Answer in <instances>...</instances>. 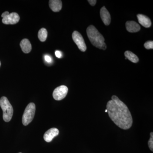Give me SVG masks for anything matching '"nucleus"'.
Listing matches in <instances>:
<instances>
[{"label":"nucleus","instance_id":"f257e3e1","mask_svg":"<svg viewBox=\"0 0 153 153\" xmlns=\"http://www.w3.org/2000/svg\"><path fill=\"white\" fill-rule=\"evenodd\" d=\"M108 116L116 125L124 130L128 129L133 123L132 117L128 108L117 96H112L107 103Z\"/></svg>","mask_w":153,"mask_h":153},{"label":"nucleus","instance_id":"f03ea898","mask_svg":"<svg viewBox=\"0 0 153 153\" xmlns=\"http://www.w3.org/2000/svg\"><path fill=\"white\" fill-rule=\"evenodd\" d=\"M86 33L89 41L94 46L100 49H106L107 47L104 43V37L94 26H88L86 30Z\"/></svg>","mask_w":153,"mask_h":153},{"label":"nucleus","instance_id":"7ed1b4c3","mask_svg":"<svg viewBox=\"0 0 153 153\" xmlns=\"http://www.w3.org/2000/svg\"><path fill=\"white\" fill-rule=\"evenodd\" d=\"M0 106L3 110V120L6 122H9L13 117V109L8 99L2 97L0 99Z\"/></svg>","mask_w":153,"mask_h":153},{"label":"nucleus","instance_id":"20e7f679","mask_svg":"<svg viewBox=\"0 0 153 153\" xmlns=\"http://www.w3.org/2000/svg\"><path fill=\"white\" fill-rule=\"evenodd\" d=\"M36 112V105L33 102L28 105L25 108L22 117V123L24 126H27L33 121Z\"/></svg>","mask_w":153,"mask_h":153},{"label":"nucleus","instance_id":"39448f33","mask_svg":"<svg viewBox=\"0 0 153 153\" xmlns=\"http://www.w3.org/2000/svg\"><path fill=\"white\" fill-rule=\"evenodd\" d=\"M72 38L79 50L82 52H85L87 47L82 35L79 32L75 31L72 33Z\"/></svg>","mask_w":153,"mask_h":153},{"label":"nucleus","instance_id":"423d86ee","mask_svg":"<svg viewBox=\"0 0 153 153\" xmlns=\"http://www.w3.org/2000/svg\"><path fill=\"white\" fill-rule=\"evenodd\" d=\"M67 86L62 85L56 88L53 92V97L56 100H60L66 97L68 93Z\"/></svg>","mask_w":153,"mask_h":153},{"label":"nucleus","instance_id":"0eeeda50","mask_svg":"<svg viewBox=\"0 0 153 153\" xmlns=\"http://www.w3.org/2000/svg\"><path fill=\"white\" fill-rule=\"evenodd\" d=\"M20 16L16 13H12L4 17L2 19L3 24L5 25H15L19 22Z\"/></svg>","mask_w":153,"mask_h":153},{"label":"nucleus","instance_id":"6e6552de","mask_svg":"<svg viewBox=\"0 0 153 153\" xmlns=\"http://www.w3.org/2000/svg\"><path fill=\"white\" fill-rule=\"evenodd\" d=\"M59 133V130L57 128H52L49 129L44 134V140L47 142H50L52 141L54 137L58 135Z\"/></svg>","mask_w":153,"mask_h":153},{"label":"nucleus","instance_id":"1a4fd4ad","mask_svg":"<svg viewBox=\"0 0 153 153\" xmlns=\"http://www.w3.org/2000/svg\"><path fill=\"white\" fill-rule=\"evenodd\" d=\"M100 16L105 25L106 26L109 25L111 21V18L109 12L104 6L100 10Z\"/></svg>","mask_w":153,"mask_h":153},{"label":"nucleus","instance_id":"9d476101","mask_svg":"<svg viewBox=\"0 0 153 153\" xmlns=\"http://www.w3.org/2000/svg\"><path fill=\"white\" fill-rule=\"evenodd\" d=\"M126 28L130 33H137L140 30V27L137 22L134 21H128L126 22Z\"/></svg>","mask_w":153,"mask_h":153},{"label":"nucleus","instance_id":"9b49d317","mask_svg":"<svg viewBox=\"0 0 153 153\" xmlns=\"http://www.w3.org/2000/svg\"><path fill=\"white\" fill-rule=\"evenodd\" d=\"M137 18L140 24L143 27L146 28H149L151 27L152 22L149 17L142 14H138Z\"/></svg>","mask_w":153,"mask_h":153},{"label":"nucleus","instance_id":"f8f14e48","mask_svg":"<svg viewBox=\"0 0 153 153\" xmlns=\"http://www.w3.org/2000/svg\"><path fill=\"white\" fill-rule=\"evenodd\" d=\"M49 6L50 9L54 12H59L62 7V1L60 0H50Z\"/></svg>","mask_w":153,"mask_h":153},{"label":"nucleus","instance_id":"ddd939ff","mask_svg":"<svg viewBox=\"0 0 153 153\" xmlns=\"http://www.w3.org/2000/svg\"><path fill=\"white\" fill-rule=\"evenodd\" d=\"M20 47L22 51L25 53H29L32 50V45L27 39H24L20 43Z\"/></svg>","mask_w":153,"mask_h":153},{"label":"nucleus","instance_id":"4468645a","mask_svg":"<svg viewBox=\"0 0 153 153\" xmlns=\"http://www.w3.org/2000/svg\"><path fill=\"white\" fill-rule=\"evenodd\" d=\"M125 56L127 59H128L130 61H131L134 63H137L139 61L138 57L135 54H134L130 51H127L125 52Z\"/></svg>","mask_w":153,"mask_h":153},{"label":"nucleus","instance_id":"2eb2a0df","mask_svg":"<svg viewBox=\"0 0 153 153\" xmlns=\"http://www.w3.org/2000/svg\"><path fill=\"white\" fill-rule=\"evenodd\" d=\"M48 32L45 28H41L38 33V38L41 42H44L47 40Z\"/></svg>","mask_w":153,"mask_h":153},{"label":"nucleus","instance_id":"dca6fc26","mask_svg":"<svg viewBox=\"0 0 153 153\" xmlns=\"http://www.w3.org/2000/svg\"><path fill=\"white\" fill-rule=\"evenodd\" d=\"M148 145L150 149L152 152L153 151V133L152 132L150 133V138L148 141Z\"/></svg>","mask_w":153,"mask_h":153},{"label":"nucleus","instance_id":"f3484780","mask_svg":"<svg viewBox=\"0 0 153 153\" xmlns=\"http://www.w3.org/2000/svg\"><path fill=\"white\" fill-rule=\"evenodd\" d=\"M144 47L145 48L147 49H153V41H148L145 43Z\"/></svg>","mask_w":153,"mask_h":153},{"label":"nucleus","instance_id":"a211bd4d","mask_svg":"<svg viewBox=\"0 0 153 153\" xmlns=\"http://www.w3.org/2000/svg\"><path fill=\"white\" fill-rule=\"evenodd\" d=\"M44 58H45V61L47 62V63H51L52 62V57L49 55H45Z\"/></svg>","mask_w":153,"mask_h":153},{"label":"nucleus","instance_id":"6ab92c4d","mask_svg":"<svg viewBox=\"0 0 153 153\" xmlns=\"http://www.w3.org/2000/svg\"><path fill=\"white\" fill-rule=\"evenodd\" d=\"M55 55L56 57H58V58H61L62 56V52L60 51H58V50L55 51Z\"/></svg>","mask_w":153,"mask_h":153},{"label":"nucleus","instance_id":"aec40b11","mask_svg":"<svg viewBox=\"0 0 153 153\" xmlns=\"http://www.w3.org/2000/svg\"><path fill=\"white\" fill-rule=\"evenodd\" d=\"M88 3L90 4V5H91L92 6L95 5L97 2V1H96V0H88Z\"/></svg>","mask_w":153,"mask_h":153},{"label":"nucleus","instance_id":"412c9836","mask_svg":"<svg viewBox=\"0 0 153 153\" xmlns=\"http://www.w3.org/2000/svg\"><path fill=\"white\" fill-rule=\"evenodd\" d=\"M10 13H9V12L6 11V12H4V13H3L2 14L1 17H2L3 18H4V17L8 15Z\"/></svg>","mask_w":153,"mask_h":153},{"label":"nucleus","instance_id":"4be33fe9","mask_svg":"<svg viewBox=\"0 0 153 153\" xmlns=\"http://www.w3.org/2000/svg\"><path fill=\"white\" fill-rule=\"evenodd\" d=\"M105 112H107V110H105Z\"/></svg>","mask_w":153,"mask_h":153},{"label":"nucleus","instance_id":"5701e85b","mask_svg":"<svg viewBox=\"0 0 153 153\" xmlns=\"http://www.w3.org/2000/svg\"><path fill=\"white\" fill-rule=\"evenodd\" d=\"M1 61H0V66H1Z\"/></svg>","mask_w":153,"mask_h":153},{"label":"nucleus","instance_id":"b1692460","mask_svg":"<svg viewBox=\"0 0 153 153\" xmlns=\"http://www.w3.org/2000/svg\"></svg>","mask_w":153,"mask_h":153}]
</instances>
